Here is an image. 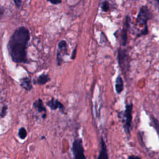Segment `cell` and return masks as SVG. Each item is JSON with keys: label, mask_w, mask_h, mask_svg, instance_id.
Instances as JSON below:
<instances>
[{"label": "cell", "mask_w": 159, "mask_h": 159, "mask_svg": "<svg viewBox=\"0 0 159 159\" xmlns=\"http://www.w3.org/2000/svg\"><path fill=\"white\" fill-rule=\"evenodd\" d=\"M118 60L119 65L123 72V73H126L129 69V55L125 49H119Z\"/></svg>", "instance_id": "obj_5"}, {"label": "cell", "mask_w": 159, "mask_h": 159, "mask_svg": "<svg viewBox=\"0 0 159 159\" xmlns=\"http://www.w3.org/2000/svg\"><path fill=\"white\" fill-rule=\"evenodd\" d=\"M152 122L154 124V128L157 131V132L159 134V122L158 119L154 117H152Z\"/></svg>", "instance_id": "obj_17"}, {"label": "cell", "mask_w": 159, "mask_h": 159, "mask_svg": "<svg viewBox=\"0 0 159 159\" xmlns=\"http://www.w3.org/2000/svg\"><path fill=\"white\" fill-rule=\"evenodd\" d=\"M124 85L123 79L121 75H118L115 81V90L117 94H121L124 90Z\"/></svg>", "instance_id": "obj_13"}, {"label": "cell", "mask_w": 159, "mask_h": 159, "mask_svg": "<svg viewBox=\"0 0 159 159\" xmlns=\"http://www.w3.org/2000/svg\"><path fill=\"white\" fill-rule=\"evenodd\" d=\"M132 103H129L125 105V109L123 113L124 119H125L124 122V129L125 134L130 136L131 130L132 128Z\"/></svg>", "instance_id": "obj_2"}, {"label": "cell", "mask_w": 159, "mask_h": 159, "mask_svg": "<svg viewBox=\"0 0 159 159\" xmlns=\"http://www.w3.org/2000/svg\"><path fill=\"white\" fill-rule=\"evenodd\" d=\"M20 86L27 91H30L33 89L31 78L29 76H25L20 80Z\"/></svg>", "instance_id": "obj_11"}, {"label": "cell", "mask_w": 159, "mask_h": 159, "mask_svg": "<svg viewBox=\"0 0 159 159\" xmlns=\"http://www.w3.org/2000/svg\"><path fill=\"white\" fill-rule=\"evenodd\" d=\"M100 144H101V149H100L98 159H109V155L108 153L106 144L103 137H101Z\"/></svg>", "instance_id": "obj_12"}, {"label": "cell", "mask_w": 159, "mask_h": 159, "mask_svg": "<svg viewBox=\"0 0 159 159\" xmlns=\"http://www.w3.org/2000/svg\"><path fill=\"white\" fill-rule=\"evenodd\" d=\"M101 9L104 12H106V11H108L109 10V5L108 2H104L102 3Z\"/></svg>", "instance_id": "obj_18"}, {"label": "cell", "mask_w": 159, "mask_h": 159, "mask_svg": "<svg viewBox=\"0 0 159 159\" xmlns=\"http://www.w3.org/2000/svg\"><path fill=\"white\" fill-rule=\"evenodd\" d=\"M27 136V132L26 129L24 128H23V127H22V128H21L18 131L19 138L22 140H24L26 139Z\"/></svg>", "instance_id": "obj_15"}, {"label": "cell", "mask_w": 159, "mask_h": 159, "mask_svg": "<svg viewBox=\"0 0 159 159\" xmlns=\"http://www.w3.org/2000/svg\"><path fill=\"white\" fill-rule=\"evenodd\" d=\"M150 17L151 13L148 8L146 6H142L139 9L137 19L139 26L140 27H144V29L148 28L147 23L148 20L150 19Z\"/></svg>", "instance_id": "obj_4"}, {"label": "cell", "mask_w": 159, "mask_h": 159, "mask_svg": "<svg viewBox=\"0 0 159 159\" xmlns=\"http://www.w3.org/2000/svg\"><path fill=\"white\" fill-rule=\"evenodd\" d=\"M5 8L2 6H0V19L3 18V15L5 14Z\"/></svg>", "instance_id": "obj_21"}, {"label": "cell", "mask_w": 159, "mask_h": 159, "mask_svg": "<svg viewBox=\"0 0 159 159\" xmlns=\"http://www.w3.org/2000/svg\"><path fill=\"white\" fill-rule=\"evenodd\" d=\"M47 2L51 3L54 5H57L62 3V0H47Z\"/></svg>", "instance_id": "obj_19"}, {"label": "cell", "mask_w": 159, "mask_h": 159, "mask_svg": "<svg viewBox=\"0 0 159 159\" xmlns=\"http://www.w3.org/2000/svg\"><path fill=\"white\" fill-rule=\"evenodd\" d=\"M72 150L74 159H87L82 139L76 137L74 139L72 143Z\"/></svg>", "instance_id": "obj_3"}, {"label": "cell", "mask_w": 159, "mask_h": 159, "mask_svg": "<svg viewBox=\"0 0 159 159\" xmlns=\"http://www.w3.org/2000/svg\"><path fill=\"white\" fill-rule=\"evenodd\" d=\"M13 2L15 4V5L16 6V7L19 8L21 6L22 4V0H13Z\"/></svg>", "instance_id": "obj_22"}, {"label": "cell", "mask_w": 159, "mask_h": 159, "mask_svg": "<svg viewBox=\"0 0 159 159\" xmlns=\"http://www.w3.org/2000/svg\"><path fill=\"white\" fill-rule=\"evenodd\" d=\"M128 159H142V158L137 155H130L128 157Z\"/></svg>", "instance_id": "obj_23"}, {"label": "cell", "mask_w": 159, "mask_h": 159, "mask_svg": "<svg viewBox=\"0 0 159 159\" xmlns=\"http://www.w3.org/2000/svg\"><path fill=\"white\" fill-rule=\"evenodd\" d=\"M7 98V91L3 87H0V103H3Z\"/></svg>", "instance_id": "obj_14"}, {"label": "cell", "mask_w": 159, "mask_h": 159, "mask_svg": "<svg viewBox=\"0 0 159 159\" xmlns=\"http://www.w3.org/2000/svg\"><path fill=\"white\" fill-rule=\"evenodd\" d=\"M33 106L38 113L42 114V118L45 119L47 117V109L44 104L43 101L41 98H39L34 102Z\"/></svg>", "instance_id": "obj_9"}, {"label": "cell", "mask_w": 159, "mask_h": 159, "mask_svg": "<svg viewBox=\"0 0 159 159\" xmlns=\"http://www.w3.org/2000/svg\"><path fill=\"white\" fill-rule=\"evenodd\" d=\"M51 80V78L49 74L42 73L36 79L33 80V83L38 85H44Z\"/></svg>", "instance_id": "obj_10"}, {"label": "cell", "mask_w": 159, "mask_h": 159, "mask_svg": "<svg viewBox=\"0 0 159 159\" xmlns=\"http://www.w3.org/2000/svg\"><path fill=\"white\" fill-rule=\"evenodd\" d=\"M68 55V45L65 41L62 40L58 44V50L57 52V63L60 66L63 61L64 56Z\"/></svg>", "instance_id": "obj_6"}, {"label": "cell", "mask_w": 159, "mask_h": 159, "mask_svg": "<svg viewBox=\"0 0 159 159\" xmlns=\"http://www.w3.org/2000/svg\"><path fill=\"white\" fill-rule=\"evenodd\" d=\"M76 52H77V45H76V47H75V49H73V51L72 52V55H71V57H70V58L72 60L75 59L76 56Z\"/></svg>", "instance_id": "obj_20"}, {"label": "cell", "mask_w": 159, "mask_h": 159, "mask_svg": "<svg viewBox=\"0 0 159 159\" xmlns=\"http://www.w3.org/2000/svg\"><path fill=\"white\" fill-rule=\"evenodd\" d=\"M46 104L51 110L55 111L57 109H59L62 113H65V108L64 105L58 100L55 99L54 97H52L49 101H47L46 103Z\"/></svg>", "instance_id": "obj_7"}, {"label": "cell", "mask_w": 159, "mask_h": 159, "mask_svg": "<svg viewBox=\"0 0 159 159\" xmlns=\"http://www.w3.org/2000/svg\"><path fill=\"white\" fill-rule=\"evenodd\" d=\"M29 40L30 32L27 27L21 26L15 30L7 45L8 53L12 62L24 64L29 63L27 54Z\"/></svg>", "instance_id": "obj_1"}, {"label": "cell", "mask_w": 159, "mask_h": 159, "mask_svg": "<svg viewBox=\"0 0 159 159\" xmlns=\"http://www.w3.org/2000/svg\"><path fill=\"white\" fill-rule=\"evenodd\" d=\"M155 1L158 3V6H159V0H155Z\"/></svg>", "instance_id": "obj_24"}, {"label": "cell", "mask_w": 159, "mask_h": 159, "mask_svg": "<svg viewBox=\"0 0 159 159\" xmlns=\"http://www.w3.org/2000/svg\"><path fill=\"white\" fill-rule=\"evenodd\" d=\"M8 107L7 105L6 104H4L2 108V110H1V113H0V118H5L7 114H8Z\"/></svg>", "instance_id": "obj_16"}, {"label": "cell", "mask_w": 159, "mask_h": 159, "mask_svg": "<svg viewBox=\"0 0 159 159\" xmlns=\"http://www.w3.org/2000/svg\"><path fill=\"white\" fill-rule=\"evenodd\" d=\"M130 27V18L127 16L125 18L123 29L122 30L121 37V42L122 45H125L126 44L127 39H128V32Z\"/></svg>", "instance_id": "obj_8"}]
</instances>
